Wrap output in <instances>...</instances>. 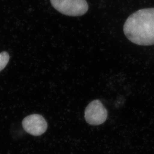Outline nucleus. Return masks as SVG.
Masks as SVG:
<instances>
[{"label": "nucleus", "mask_w": 154, "mask_h": 154, "mask_svg": "<svg viewBox=\"0 0 154 154\" xmlns=\"http://www.w3.org/2000/svg\"><path fill=\"white\" fill-rule=\"evenodd\" d=\"M126 37L140 46L154 45V8L141 9L128 17L124 26Z\"/></svg>", "instance_id": "nucleus-1"}, {"label": "nucleus", "mask_w": 154, "mask_h": 154, "mask_svg": "<svg viewBox=\"0 0 154 154\" xmlns=\"http://www.w3.org/2000/svg\"><path fill=\"white\" fill-rule=\"evenodd\" d=\"M52 6L60 13L69 16H82L88 10L86 0H50Z\"/></svg>", "instance_id": "nucleus-2"}, {"label": "nucleus", "mask_w": 154, "mask_h": 154, "mask_svg": "<svg viewBox=\"0 0 154 154\" xmlns=\"http://www.w3.org/2000/svg\"><path fill=\"white\" fill-rule=\"evenodd\" d=\"M108 112L101 101L96 100L87 106L85 111V119L91 125L102 124L107 120Z\"/></svg>", "instance_id": "nucleus-3"}, {"label": "nucleus", "mask_w": 154, "mask_h": 154, "mask_svg": "<svg viewBox=\"0 0 154 154\" xmlns=\"http://www.w3.org/2000/svg\"><path fill=\"white\" fill-rule=\"evenodd\" d=\"M23 127L26 132L34 136H41L46 132L47 122L38 114H32L25 117L22 121Z\"/></svg>", "instance_id": "nucleus-4"}, {"label": "nucleus", "mask_w": 154, "mask_h": 154, "mask_svg": "<svg viewBox=\"0 0 154 154\" xmlns=\"http://www.w3.org/2000/svg\"><path fill=\"white\" fill-rule=\"evenodd\" d=\"M10 56L7 52H3L0 54V71L5 68L9 62Z\"/></svg>", "instance_id": "nucleus-5"}]
</instances>
